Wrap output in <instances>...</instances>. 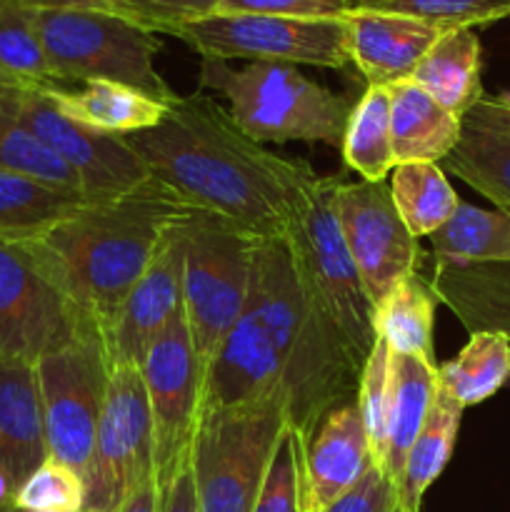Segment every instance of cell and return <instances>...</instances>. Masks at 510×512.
Here are the masks:
<instances>
[{
  "instance_id": "cell-1",
  "label": "cell",
  "mask_w": 510,
  "mask_h": 512,
  "mask_svg": "<svg viewBox=\"0 0 510 512\" xmlns=\"http://www.w3.org/2000/svg\"><path fill=\"white\" fill-rule=\"evenodd\" d=\"M360 365L300 285L285 240H260L245 308L205 375V410L283 400L300 445L335 405L358 395Z\"/></svg>"
},
{
  "instance_id": "cell-2",
  "label": "cell",
  "mask_w": 510,
  "mask_h": 512,
  "mask_svg": "<svg viewBox=\"0 0 510 512\" xmlns=\"http://www.w3.org/2000/svg\"><path fill=\"white\" fill-rule=\"evenodd\" d=\"M125 138L150 175L185 203L230 220L258 240H285L320 178L303 160L263 148L230 110L203 95H180L155 128Z\"/></svg>"
},
{
  "instance_id": "cell-3",
  "label": "cell",
  "mask_w": 510,
  "mask_h": 512,
  "mask_svg": "<svg viewBox=\"0 0 510 512\" xmlns=\"http://www.w3.org/2000/svg\"><path fill=\"white\" fill-rule=\"evenodd\" d=\"M193 210L158 178L100 203H83L38 238L25 240L80 318L110 328L165 233Z\"/></svg>"
},
{
  "instance_id": "cell-4",
  "label": "cell",
  "mask_w": 510,
  "mask_h": 512,
  "mask_svg": "<svg viewBox=\"0 0 510 512\" xmlns=\"http://www.w3.org/2000/svg\"><path fill=\"white\" fill-rule=\"evenodd\" d=\"M200 88L228 98L235 123L258 143L340 148L353 100L300 73L295 65L200 60Z\"/></svg>"
},
{
  "instance_id": "cell-5",
  "label": "cell",
  "mask_w": 510,
  "mask_h": 512,
  "mask_svg": "<svg viewBox=\"0 0 510 512\" xmlns=\"http://www.w3.org/2000/svg\"><path fill=\"white\" fill-rule=\"evenodd\" d=\"M55 83L110 80L165 105L180 98L155 68L158 35L103 10H33Z\"/></svg>"
},
{
  "instance_id": "cell-6",
  "label": "cell",
  "mask_w": 510,
  "mask_h": 512,
  "mask_svg": "<svg viewBox=\"0 0 510 512\" xmlns=\"http://www.w3.org/2000/svg\"><path fill=\"white\" fill-rule=\"evenodd\" d=\"M335 190V178L320 175L315 180L290 223L285 245L308 300L343 335L363 368L378 335L373 328V305L335 215Z\"/></svg>"
},
{
  "instance_id": "cell-7",
  "label": "cell",
  "mask_w": 510,
  "mask_h": 512,
  "mask_svg": "<svg viewBox=\"0 0 510 512\" xmlns=\"http://www.w3.org/2000/svg\"><path fill=\"white\" fill-rule=\"evenodd\" d=\"M183 313L200 368L210 363L245 308L260 240L230 220L193 208L185 215Z\"/></svg>"
},
{
  "instance_id": "cell-8",
  "label": "cell",
  "mask_w": 510,
  "mask_h": 512,
  "mask_svg": "<svg viewBox=\"0 0 510 512\" xmlns=\"http://www.w3.org/2000/svg\"><path fill=\"white\" fill-rule=\"evenodd\" d=\"M283 428L278 398L200 415L190 450L200 512H253Z\"/></svg>"
},
{
  "instance_id": "cell-9",
  "label": "cell",
  "mask_w": 510,
  "mask_h": 512,
  "mask_svg": "<svg viewBox=\"0 0 510 512\" xmlns=\"http://www.w3.org/2000/svg\"><path fill=\"white\" fill-rule=\"evenodd\" d=\"M48 455L85 478L105 405L110 360L103 333L83 328L70 343L35 363Z\"/></svg>"
},
{
  "instance_id": "cell-10",
  "label": "cell",
  "mask_w": 510,
  "mask_h": 512,
  "mask_svg": "<svg viewBox=\"0 0 510 512\" xmlns=\"http://www.w3.org/2000/svg\"><path fill=\"white\" fill-rule=\"evenodd\" d=\"M200 58L250 63L315 65L340 70L350 63L343 18H278L255 13H208L175 33Z\"/></svg>"
},
{
  "instance_id": "cell-11",
  "label": "cell",
  "mask_w": 510,
  "mask_h": 512,
  "mask_svg": "<svg viewBox=\"0 0 510 512\" xmlns=\"http://www.w3.org/2000/svg\"><path fill=\"white\" fill-rule=\"evenodd\" d=\"M153 475V418L138 365H113L85 473L88 512H115Z\"/></svg>"
},
{
  "instance_id": "cell-12",
  "label": "cell",
  "mask_w": 510,
  "mask_h": 512,
  "mask_svg": "<svg viewBox=\"0 0 510 512\" xmlns=\"http://www.w3.org/2000/svg\"><path fill=\"white\" fill-rule=\"evenodd\" d=\"M140 375L153 418V475L160 488L190 458L203 415L205 373L183 308L153 340L140 363Z\"/></svg>"
},
{
  "instance_id": "cell-13",
  "label": "cell",
  "mask_w": 510,
  "mask_h": 512,
  "mask_svg": "<svg viewBox=\"0 0 510 512\" xmlns=\"http://www.w3.org/2000/svg\"><path fill=\"white\" fill-rule=\"evenodd\" d=\"M90 325L28 245L0 240V363H38Z\"/></svg>"
},
{
  "instance_id": "cell-14",
  "label": "cell",
  "mask_w": 510,
  "mask_h": 512,
  "mask_svg": "<svg viewBox=\"0 0 510 512\" xmlns=\"http://www.w3.org/2000/svg\"><path fill=\"white\" fill-rule=\"evenodd\" d=\"M20 120L78 175L88 203L113 200L153 178L125 135L68 118L55 108L48 88H28L20 95Z\"/></svg>"
},
{
  "instance_id": "cell-15",
  "label": "cell",
  "mask_w": 510,
  "mask_h": 512,
  "mask_svg": "<svg viewBox=\"0 0 510 512\" xmlns=\"http://www.w3.org/2000/svg\"><path fill=\"white\" fill-rule=\"evenodd\" d=\"M335 215L373 310L410 273H418V238L405 228L385 183H338Z\"/></svg>"
},
{
  "instance_id": "cell-16",
  "label": "cell",
  "mask_w": 510,
  "mask_h": 512,
  "mask_svg": "<svg viewBox=\"0 0 510 512\" xmlns=\"http://www.w3.org/2000/svg\"><path fill=\"white\" fill-rule=\"evenodd\" d=\"M185 218L165 233L153 260L138 283L120 305L118 315L103 333L110 368L138 365L153 340L183 308V268H185Z\"/></svg>"
},
{
  "instance_id": "cell-17",
  "label": "cell",
  "mask_w": 510,
  "mask_h": 512,
  "mask_svg": "<svg viewBox=\"0 0 510 512\" xmlns=\"http://www.w3.org/2000/svg\"><path fill=\"white\" fill-rule=\"evenodd\" d=\"M375 465L358 395L330 408L300 445V508L323 512Z\"/></svg>"
},
{
  "instance_id": "cell-18",
  "label": "cell",
  "mask_w": 510,
  "mask_h": 512,
  "mask_svg": "<svg viewBox=\"0 0 510 512\" xmlns=\"http://www.w3.org/2000/svg\"><path fill=\"white\" fill-rule=\"evenodd\" d=\"M350 63L368 85H393L408 80L443 30L405 15L378 10H348L343 15Z\"/></svg>"
},
{
  "instance_id": "cell-19",
  "label": "cell",
  "mask_w": 510,
  "mask_h": 512,
  "mask_svg": "<svg viewBox=\"0 0 510 512\" xmlns=\"http://www.w3.org/2000/svg\"><path fill=\"white\" fill-rule=\"evenodd\" d=\"M48 458L38 368L35 363H0V470L18 493Z\"/></svg>"
},
{
  "instance_id": "cell-20",
  "label": "cell",
  "mask_w": 510,
  "mask_h": 512,
  "mask_svg": "<svg viewBox=\"0 0 510 512\" xmlns=\"http://www.w3.org/2000/svg\"><path fill=\"white\" fill-rule=\"evenodd\" d=\"M388 95L395 163H443L458 145L463 120L435 103L410 78L388 85Z\"/></svg>"
},
{
  "instance_id": "cell-21",
  "label": "cell",
  "mask_w": 510,
  "mask_h": 512,
  "mask_svg": "<svg viewBox=\"0 0 510 512\" xmlns=\"http://www.w3.org/2000/svg\"><path fill=\"white\" fill-rule=\"evenodd\" d=\"M480 40L473 28L448 30L425 53L410 80L448 113L463 120L468 110L483 98L480 83Z\"/></svg>"
},
{
  "instance_id": "cell-22",
  "label": "cell",
  "mask_w": 510,
  "mask_h": 512,
  "mask_svg": "<svg viewBox=\"0 0 510 512\" xmlns=\"http://www.w3.org/2000/svg\"><path fill=\"white\" fill-rule=\"evenodd\" d=\"M55 108L78 123L113 135H130L155 128L170 105L110 80H90L83 88H48Z\"/></svg>"
},
{
  "instance_id": "cell-23",
  "label": "cell",
  "mask_w": 510,
  "mask_h": 512,
  "mask_svg": "<svg viewBox=\"0 0 510 512\" xmlns=\"http://www.w3.org/2000/svg\"><path fill=\"white\" fill-rule=\"evenodd\" d=\"M463 410V405L438 383L423 428H420L415 443L410 445L403 475L395 488V505L400 510L420 512L425 490L440 478L453 455Z\"/></svg>"
},
{
  "instance_id": "cell-24",
  "label": "cell",
  "mask_w": 510,
  "mask_h": 512,
  "mask_svg": "<svg viewBox=\"0 0 510 512\" xmlns=\"http://www.w3.org/2000/svg\"><path fill=\"white\" fill-rule=\"evenodd\" d=\"M393 375L395 390L393 405H390L388 453H385L383 473L388 475L393 488H398L408 450L423 428L435 388H438V365L413 358V355L393 353Z\"/></svg>"
},
{
  "instance_id": "cell-25",
  "label": "cell",
  "mask_w": 510,
  "mask_h": 512,
  "mask_svg": "<svg viewBox=\"0 0 510 512\" xmlns=\"http://www.w3.org/2000/svg\"><path fill=\"white\" fill-rule=\"evenodd\" d=\"M435 293L420 273L400 280L373 310L375 335L395 355H413L435 363L433 355Z\"/></svg>"
},
{
  "instance_id": "cell-26",
  "label": "cell",
  "mask_w": 510,
  "mask_h": 512,
  "mask_svg": "<svg viewBox=\"0 0 510 512\" xmlns=\"http://www.w3.org/2000/svg\"><path fill=\"white\" fill-rule=\"evenodd\" d=\"M83 203L88 200L78 193L0 170V240L25 243L38 238Z\"/></svg>"
},
{
  "instance_id": "cell-27",
  "label": "cell",
  "mask_w": 510,
  "mask_h": 512,
  "mask_svg": "<svg viewBox=\"0 0 510 512\" xmlns=\"http://www.w3.org/2000/svg\"><path fill=\"white\" fill-rule=\"evenodd\" d=\"M433 253L453 265H510V215L460 200L453 218L430 235Z\"/></svg>"
},
{
  "instance_id": "cell-28",
  "label": "cell",
  "mask_w": 510,
  "mask_h": 512,
  "mask_svg": "<svg viewBox=\"0 0 510 512\" xmlns=\"http://www.w3.org/2000/svg\"><path fill=\"white\" fill-rule=\"evenodd\" d=\"M510 380V338L503 330H478L463 350L438 368V383L463 408L493 398Z\"/></svg>"
},
{
  "instance_id": "cell-29",
  "label": "cell",
  "mask_w": 510,
  "mask_h": 512,
  "mask_svg": "<svg viewBox=\"0 0 510 512\" xmlns=\"http://www.w3.org/2000/svg\"><path fill=\"white\" fill-rule=\"evenodd\" d=\"M343 160L368 183H383L395 163L390 140V95L385 85H368L353 105L343 135Z\"/></svg>"
},
{
  "instance_id": "cell-30",
  "label": "cell",
  "mask_w": 510,
  "mask_h": 512,
  "mask_svg": "<svg viewBox=\"0 0 510 512\" xmlns=\"http://www.w3.org/2000/svg\"><path fill=\"white\" fill-rule=\"evenodd\" d=\"M388 178L395 208L418 240L438 233L458 210V193L438 163H400Z\"/></svg>"
},
{
  "instance_id": "cell-31",
  "label": "cell",
  "mask_w": 510,
  "mask_h": 512,
  "mask_svg": "<svg viewBox=\"0 0 510 512\" xmlns=\"http://www.w3.org/2000/svg\"><path fill=\"white\" fill-rule=\"evenodd\" d=\"M25 90L28 88L0 95V170H10L85 198L78 175L20 120V95Z\"/></svg>"
},
{
  "instance_id": "cell-32",
  "label": "cell",
  "mask_w": 510,
  "mask_h": 512,
  "mask_svg": "<svg viewBox=\"0 0 510 512\" xmlns=\"http://www.w3.org/2000/svg\"><path fill=\"white\" fill-rule=\"evenodd\" d=\"M443 168L510 215V135L463 125Z\"/></svg>"
},
{
  "instance_id": "cell-33",
  "label": "cell",
  "mask_w": 510,
  "mask_h": 512,
  "mask_svg": "<svg viewBox=\"0 0 510 512\" xmlns=\"http://www.w3.org/2000/svg\"><path fill=\"white\" fill-rule=\"evenodd\" d=\"M0 73L28 88H60L53 78L33 10L0 0Z\"/></svg>"
},
{
  "instance_id": "cell-34",
  "label": "cell",
  "mask_w": 510,
  "mask_h": 512,
  "mask_svg": "<svg viewBox=\"0 0 510 512\" xmlns=\"http://www.w3.org/2000/svg\"><path fill=\"white\" fill-rule=\"evenodd\" d=\"M350 10L405 15L448 33L510 18V0H350Z\"/></svg>"
},
{
  "instance_id": "cell-35",
  "label": "cell",
  "mask_w": 510,
  "mask_h": 512,
  "mask_svg": "<svg viewBox=\"0 0 510 512\" xmlns=\"http://www.w3.org/2000/svg\"><path fill=\"white\" fill-rule=\"evenodd\" d=\"M395 375H393V350L375 340L363 370H360L358 383V405L363 413L365 430H368L370 450H373L375 465L383 470L385 453H388V423L390 405H393Z\"/></svg>"
},
{
  "instance_id": "cell-36",
  "label": "cell",
  "mask_w": 510,
  "mask_h": 512,
  "mask_svg": "<svg viewBox=\"0 0 510 512\" xmlns=\"http://www.w3.org/2000/svg\"><path fill=\"white\" fill-rule=\"evenodd\" d=\"M15 508L28 512H83L85 483L73 468L48 458L18 488Z\"/></svg>"
},
{
  "instance_id": "cell-37",
  "label": "cell",
  "mask_w": 510,
  "mask_h": 512,
  "mask_svg": "<svg viewBox=\"0 0 510 512\" xmlns=\"http://www.w3.org/2000/svg\"><path fill=\"white\" fill-rule=\"evenodd\" d=\"M253 512H303L300 508V440L288 425L280 433L265 470Z\"/></svg>"
},
{
  "instance_id": "cell-38",
  "label": "cell",
  "mask_w": 510,
  "mask_h": 512,
  "mask_svg": "<svg viewBox=\"0 0 510 512\" xmlns=\"http://www.w3.org/2000/svg\"><path fill=\"white\" fill-rule=\"evenodd\" d=\"M125 18L150 33L175 35L185 23L213 13L218 0H120Z\"/></svg>"
},
{
  "instance_id": "cell-39",
  "label": "cell",
  "mask_w": 510,
  "mask_h": 512,
  "mask_svg": "<svg viewBox=\"0 0 510 512\" xmlns=\"http://www.w3.org/2000/svg\"><path fill=\"white\" fill-rule=\"evenodd\" d=\"M350 0H218L213 13H255L278 18H343Z\"/></svg>"
},
{
  "instance_id": "cell-40",
  "label": "cell",
  "mask_w": 510,
  "mask_h": 512,
  "mask_svg": "<svg viewBox=\"0 0 510 512\" xmlns=\"http://www.w3.org/2000/svg\"><path fill=\"white\" fill-rule=\"evenodd\" d=\"M395 505V488L388 480V475L370 465L368 473L360 478L355 488H350L338 503L330 505L323 512H390Z\"/></svg>"
},
{
  "instance_id": "cell-41",
  "label": "cell",
  "mask_w": 510,
  "mask_h": 512,
  "mask_svg": "<svg viewBox=\"0 0 510 512\" xmlns=\"http://www.w3.org/2000/svg\"><path fill=\"white\" fill-rule=\"evenodd\" d=\"M160 512H200L195 493V473L190 458L178 468V473L158 488Z\"/></svg>"
},
{
  "instance_id": "cell-42",
  "label": "cell",
  "mask_w": 510,
  "mask_h": 512,
  "mask_svg": "<svg viewBox=\"0 0 510 512\" xmlns=\"http://www.w3.org/2000/svg\"><path fill=\"white\" fill-rule=\"evenodd\" d=\"M463 125L510 135V108L500 103L495 95H483V98L468 110V115L463 118Z\"/></svg>"
},
{
  "instance_id": "cell-43",
  "label": "cell",
  "mask_w": 510,
  "mask_h": 512,
  "mask_svg": "<svg viewBox=\"0 0 510 512\" xmlns=\"http://www.w3.org/2000/svg\"><path fill=\"white\" fill-rule=\"evenodd\" d=\"M28 10H103L125 18L120 0H8Z\"/></svg>"
},
{
  "instance_id": "cell-44",
  "label": "cell",
  "mask_w": 510,
  "mask_h": 512,
  "mask_svg": "<svg viewBox=\"0 0 510 512\" xmlns=\"http://www.w3.org/2000/svg\"><path fill=\"white\" fill-rule=\"evenodd\" d=\"M115 512H160V493L155 475H150L145 483H140Z\"/></svg>"
},
{
  "instance_id": "cell-45",
  "label": "cell",
  "mask_w": 510,
  "mask_h": 512,
  "mask_svg": "<svg viewBox=\"0 0 510 512\" xmlns=\"http://www.w3.org/2000/svg\"><path fill=\"white\" fill-rule=\"evenodd\" d=\"M23 88H28V85L18 83V80H13V78H8V75L0 73V95L15 93V90H23Z\"/></svg>"
},
{
  "instance_id": "cell-46",
  "label": "cell",
  "mask_w": 510,
  "mask_h": 512,
  "mask_svg": "<svg viewBox=\"0 0 510 512\" xmlns=\"http://www.w3.org/2000/svg\"><path fill=\"white\" fill-rule=\"evenodd\" d=\"M495 98H498L500 103L508 105V108H510V93H500V95H495Z\"/></svg>"
},
{
  "instance_id": "cell-47",
  "label": "cell",
  "mask_w": 510,
  "mask_h": 512,
  "mask_svg": "<svg viewBox=\"0 0 510 512\" xmlns=\"http://www.w3.org/2000/svg\"><path fill=\"white\" fill-rule=\"evenodd\" d=\"M10 512H28V510H20V508H15V505H13V508H10Z\"/></svg>"
},
{
  "instance_id": "cell-48",
  "label": "cell",
  "mask_w": 510,
  "mask_h": 512,
  "mask_svg": "<svg viewBox=\"0 0 510 512\" xmlns=\"http://www.w3.org/2000/svg\"><path fill=\"white\" fill-rule=\"evenodd\" d=\"M390 512H405V510H400L398 505H393V510H390Z\"/></svg>"
},
{
  "instance_id": "cell-49",
  "label": "cell",
  "mask_w": 510,
  "mask_h": 512,
  "mask_svg": "<svg viewBox=\"0 0 510 512\" xmlns=\"http://www.w3.org/2000/svg\"><path fill=\"white\" fill-rule=\"evenodd\" d=\"M83 512H88V510H83Z\"/></svg>"
}]
</instances>
